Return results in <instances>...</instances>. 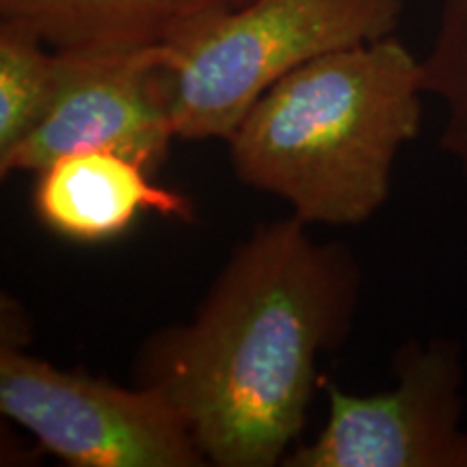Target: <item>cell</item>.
Here are the masks:
<instances>
[{"label": "cell", "mask_w": 467, "mask_h": 467, "mask_svg": "<svg viewBox=\"0 0 467 467\" xmlns=\"http://www.w3.org/2000/svg\"><path fill=\"white\" fill-rule=\"evenodd\" d=\"M361 273L307 223H262L238 244L186 323L151 334L134 381L180 409L208 465L273 467L303 433L320 355L353 329Z\"/></svg>", "instance_id": "cell-1"}, {"label": "cell", "mask_w": 467, "mask_h": 467, "mask_svg": "<svg viewBox=\"0 0 467 467\" xmlns=\"http://www.w3.org/2000/svg\"><path fill=\"white\" fill-rule=\"evenodd\" d=\"M422 61L389 37L306 63L273 85L227 139L232 171L307 225L372 219L399 151L422 126Z\"/></svg>", "instance_id": "cell-2"}, {"label": "cell", "mask_w": 467, "mask_h": 467, "mask_svg": "<svg viewBox=\"0 0 467 467\" xmlns=\"http://www.w3.org/2000/svg\"><path fill=\"white\" fill-rule=\"evenodd\" d=\"M405 0H249L161 46L175 139H227L265 93L314 58L389 37Z\"/></svg>", "instance_id": "cell-3"}, {"label": "cell", "mask_w": 467, "mask_h": 467, "mask_svg": "<svg viewBox=\"0 0 467 467\" xmlns=\"http://www.w3.org/2000/svg\"><path fill=\"white\" fill-rule=\"evenodd\" d=\"M0 413L72 467L208 465L180 409L148 385L124 388L0 342Z\"/></svg>", "instance_id": "cell-4"}, {"label": "cell", "mask_w": 467, "mask_h": 467, "mask_svg": "<svg viewBox=\"0 0 467 467\" xmlns=\"http://www.w3.org/2000/svg\"><path fill=\"white\" fill-rule=\"evenodd\" d=\"M394 389L342 392L323 377L325 429L284 467H467L463 355L457 340H407L392 358Z\"/></svg>", "instance_id": "cell-5"}, {"label": "cell", "mask_w": 467, "mask_h": 467, "mask_svg": "<svg viewBox=\"0 0 467 467\" xmlns=\"http://www.w3.org/2000/svg\"><path fill=\"white\" fill-rule=\"evenodd\" d=\"M57 52L61 69L48 113L25 143L0 156V178L37 173L85 150L121 151L159 171L175 139L161 48Z\"/></svg>", "instance_id": "cell-6"}, {"label": "cell", "mask_w": 467, "mask_h": 467, "mask_svg": "<svg viewBox=\"0 0 467 467\" xmlns=\"http://www.w3.org/2000/svg\"><path fill=\"white\" fill-rule=\"evenodd\" d=\"M151 175L121 151H74L39 169L33 210L46 230L83 244L124 236L145 213L195 219L191 197L156 184Z\"/></svg>", "instance_id": "cell-7"}, {"label": "cell", "mask_w": 467, "mask_h": 467, "mask_svg": "<svg viewBox=\"0 0 467 467\" xmlns=\"http://www.w3.org/2000/svg\"><path fill=\"white\" fill-rule=\"evenodd\" d=\"M249 0H0V20L31 28L55 50L171 46Z\"/></svg>", "instance_id": "cell-8"}, {"label": "cell", "mask_w": 467, "mask_h": 467, "mask_svg": "<svg viewBox=\"0 0 467 467\" xmlns=\"http://www.w3.org/2000/svg\"><path fill=\"white\" fill-rule=\"evenodd\" d=\"M58 52L31 28L0 20V156L25 143L48 113Z\"/></svg>", "instance_id": "cell-9"}, {"label": "cell", "mask_w": 467, "mask_h": 467, "mask_svg": "<svg viewBox=\"0 0 467 467\" xmlns=\"http://www.w3.org/2000/svg\"><path fill=\"white\" fill-rule=\"evenodd\" d=\"M426 96L443 104L440 148L457 162L467 182V0H440V20L422 58Z\"/></svg>", "instance_id": "cell-10"}]
</instances>
